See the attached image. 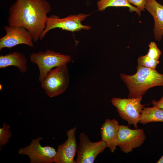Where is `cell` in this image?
<instances>
[{
	"label": "cell",
	"mask_w": 163,
	"mask_h": 163,
	"mask_svg": "<svg viewBox=\"0 0 163 163\" xmlns=\"http://www.w3.org/2000/svg\"><path fill=\"white\" fill-rule=\"evenodd\" d=\"M27 59L22 53L14 51L5 55L1 54L0 56V69H4L8 66H14L17 67L22 73L27 71Z\"/></svg>",
	"instance_id": "obj_14"
},
{
	"label": "cell",
	"mask_w": 163,
	"mask_h": 163,
	"mask_svg": "<svg viewBox=\"0 0 163 163\" xmlns=\"http://www.w3.org/2000/svg\"><path fill=\"white\" fill-rule=\"evenodd\" d=\"M130 4L135 6L141 11H144L145 0H126Z\"/></svg>",
	"instance_id": "obj_20"
},
{
	"label": "cell",
	"mask_w": 163,
	"mask_h": 163,
	"mask_svg": "<svg viewBox=\"0 0 163 163\" xmlns=\"http://www.w3.org/2000/svg\"><path fill=\"white\" fill-rule=\"evenodd\" d=\"M157 163H163V155L161 157V158L158 160L156 162Z\"/></svg>",
	"instance_id": "obj_22"
},
{
	"label": "cell",
	"mask_w": 163,
	"mask_h": 163,
	"mask_svg": "<svg viewBox=\"0 0 163 163\" xmlns=\"http://www.w3.org/2000/svg\"><path fill=\"white\" fill-rule=\"evenodd\" d=\"M79 139L76 163H94L97 156L107 147L105 142L101 139L97 142H92L84 133L80 134Z\"/></svg>",
	"instance_id": "obj_8"
},
{
	"label": "cell",
	"mask_w": 163,
	"mask_h": 163,
	"mask_svg": "<svg viewBox=\"0 0 163 163\" xmlns=\"http://www.w3.org/2000/svg\"><path fill=\"white\" fill-rule=\"evenodd\" d=\"M153 106H156L159 108L163 109V96L159 101H156L155 100L152 101Z\"/></svg>",
	"instance_id": "obj_21"
},
{
	"label": "cell",
	"mask_w": 163,
	"mask_h": 163,
	"mask_svg": "<svg viewBox=\"0 0 163 163\" xmlns=\"http://www.w3.org/2000/svg\"><path fill=\"white\" fill-rule=\"evenodd\" d=\"M149 50L147 55L150 58L155 60H158L161 54V51L158 48L154 42H151L149 45Z\"/></svg>",
	"instance_id": "obj_19"
},
{
	"label": "cell",
	"mask_w": 163,
	"mask_h": 163,
	"mask_svg": "<svg viewBox=\"0 0 163 163\" xmlns=\"http://www.w3.org/2000/svg\"><path fill=\"white\" fill-rule=\"evenodd\" d=\"M11 126L4 123L2 127L0 128V148L9 142V140L12 136L10 128Z\"/></svg>",
	"instance_id": "obj_17"
},
{
	"label": "cell",
	"mask_w": 163,
	"mask_h": 163,
	"mask_svg": "<svg viewBox=\"0 0 163 163\" xmlns=\"http://www.w3.org/2000/svg\"><path fill=\"white\" fill-rule=\"evenodd\" d=\"M159 62L158 60L151 59L147 55L141 56L137 59L138 65L152 69H155Z\"/></svg>",
	"instance_id": "obj_18"
},
{
	"label": "cell",
	"mask_w": 163,
	"mask_h": 163,
	"mask_svg": "<svg viewBox=\"0 0 163 163\" xmlns=\"http://www.w3.org/2000/svg\"><path fill=\"white\" fill-rule=\"evenodd\" d=\"M30 59L32 62L38 66L39 71L38 79L40 82L53 68L67 64L72 60L69 55L62 54L49 49H47L44 52H33L30 55Z\"/></svg>",
	"instance_id": "obj_4"
},
{
	"label": "cell",
	"mask_w": 163,
	"mask_h": 163,
	"mask_svg": "<svg viewBox=\"0 0 163 163\" xmlns=\"http://www.w3.org/2000/svg\"><path fill=\"white\" fill-rule=\"evenodd\" d=\"M6 34L0 39V50L5 48L11 49L20 44L33 47L34 45L32 36L25 28L21 26H5Z\"/></svg>",
	"instance_id": "obj_10"
},
{
	"label": "cell",
	"mask_w": 163,
	"mask_h": 163,
	"mask_svg": "<svg viewBox=\"0 0 163 163\" xmlns=\"http://www.w3.org/2000/svg\"><path fill=\"white\" fill-rule=\"evenodd\" d=\"M97 5L98 9L100 11H103L110 7H126L129 8L130 12L135 11L139 16L141 14L140 9L130 4L126 0H100L97 2Z\"/></svg>",
	"instance_id": "obj_16"
},
{
	"label": "cell",
	"mask_w": 163,
	"mask_h": 163,
	"mask_svg": "<svg viewBox=\"0 0 163 163\" xmlns=\"http://www.w3.org/2000/svg\"><path fill=\"white\" fill-rule=\"evenodd\" d=\"M69 78L67 64L59 66L49 71L40 82L41 86L49 97L57 96L67 89Z\"/></svg>",
	"instance_id": "obj_3"
},
{
	"label": "cell",
	"mask_w": 163,
	"mask_h": 163,
	"mask_svg": "<svg viewBox=\"0 0 163 163\" xmlns=\"http://www.w3.org/2000/svg\"><path fill=\"white\" fill-rule=\"evenodd\" d=\"M153 122H163V109L156 106L143 107L139 123L144 125Z\"/></svg>",
	"instance_id": "obj_15"
},
{
	"label": "cell",
	"mask_w": 163,
	"mask_h": 163,
	"mask_svg": "<svg viewBox=\"0 0 163 163\" xmlns=\"http://www.w3.org/2000/svg\"><path fill=\"white\" fill-rule=\"evenodd\" d=\"M145 9L152 15L154 21L153 29L155 39L160 41L163 36V5L155 0H145Z\"/></svg>",
	"instance_id": "obj_13"
},
{
	"label": "cell",
	"mask_w": 163,
	"mask_h": 163,
	"mask_svg": "<svg viewBox=\"0 0 163 163\" xmlns=\"http://www.w3.org/2000/svg\"><path fill=\"white\" fill-rule=\"evenodd\" d=\"M76 128L75 127L66 131L67 140L58 145L56 163H76L74 160L77 152V145L75 137Z\"/></svg>",
	"instance_id": "obj_11"
},
{
	"label": "cell",
	"mask_w": 163,
	"mask_h": 163,
	"mask_svg": "<svg viewBox=\"0 0 163 163\" xmlns=\"http://www.w3.org/2000/svg\"><path fill=\"white\" fill-rule=\"evenodd\" d=\"M51 11L45 0H17L9 8V25L25 28L36 42L45 28L47 14Z\"/></svg>",
	"instance_id": "obj_1"
},
{
	"label": "cell",
	"mask_w": 163,
	"mask_h": 163,
	"mask_svg": "<svg viewBox=\"0 0 163 163\" xmlns=\"http://www.w3.org/2000/svg\"><path fill=\"white\" fill-rule=\"evenodd\" d=\"M89 15L81 13L69 15L62 18L57 16L51 15L48 18L45 28L39 40H42L49 31L56 28L72 32L79 31L82 29L90 30L91 28V26L83 25L81 23V21L84 20Z\"/></svg>",
	"instance_id": "obj_6"
},
{
	"label": "cell",
	"mask_w": 163,
	"mask_h": 163,
	"mask_svg": "<svg viewBox=\"0 0 163 163\" xmlns=\"http://www.w3.org/2000/svg\"><path fill=\"white\" fill-rule=\"evenodd\" d=\"M43 139L40 137L34 139L29 145L20 148L18 154L27 155L30 159V163H55L56 149L49 146H42L40 141Z\"/></svg>",
	"instance_id": "obj_7"
},
{
	"label": "cell",
	"mask_w": 163,
	"mask_h": 163,
	"mask_svg": "<svg viewBox=\"0 0 163 163\" xmlns=\"http://www.w3.org/2000/svg\"><path fill=\"white\" fill-rule=\"evenodd\" d=\"M120 125L115 119H107L100 129L101 139L111 152H114L117 146Z\"/></svg>",
	"instance_id": "obj_12"
},
{
	"label": "cell",
	"mask_w": 163,
	"mask_h": 163,
	"mask_svg": "<svg viewBox=\"0 0 163 163\" xmlns=\"http://www.w3.org/2000/svg\"><path fill=\"white\" fill-rule=\"evenodd\" d=\"M142 96L136 98H121L112 97V104L121 119L126 121L128 125H133L135 129L138 127L141 117V112L144 107L141 101Z\"/></svg>",
	"instance_id": "obj_5"
},
{
	"label": "cell",
	"mask_w": 163,
	"mask_h": 163,
	"mask_svg": "<svg viewBox=\"0 0 163 163\" xmlns=\"http://www.w3.org/2000/svg\"><path fill=\"white\" fill-rule=\"evenodd\" d=\"M120 76L129 90L128 98L142 96L151 88L163 86V74L155 69L139 65L137 66V71L135 74L129 75L122 73Z\"/></svg>",
	"instance_id": "obj_2"
},
{
	"label": "cell",
	"mask_w": 163,
	"mask_h": 163,
	"mask_svg": "<svg viewBox=\"0 0 163 163\" xmlns=\"http://www.w3.org/2000/svg\"><path fill=\"white\" fill-rule=\"evenodd\" d=\"M146 138L142 129H132L129 126L120 125L117 146L122 151L127 153L140 147Z\"/></svg>",
	"instance_id": "obj_9"
}]
</instances>
